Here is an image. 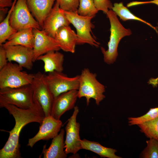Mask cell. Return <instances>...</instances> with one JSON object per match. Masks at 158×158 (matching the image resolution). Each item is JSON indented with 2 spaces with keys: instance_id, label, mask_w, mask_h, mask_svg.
<instances>
[{
  "instance_id": "cell-2",
  "label": "cell",
  "mask_w": 158,
  "mask_h": 158,
  "mask_svg": "<svg viewBox=\"0 0 158 158\" xmlns=\"http://www.w3.org/2000/svg\"><path fill=\"white\" fill-rule=\"evenodd\" d=\"M0 89V105L11 104L24 109H42L34 97L31 84Z\"/></svg>"
},
{
  "instance_id": "cell-19",
  "label": "cell",
  "mask_w": 158,
  "mask_h": 158,
  "mask_svg": "<svg viewBox=\"0 0 158 158\" xmlns=\"http://www.w3.org/2000/svg\"><path fill=\"white\" fill-rule=\"evenodd\" d=\"M64 55L58 51H51L41 55L37 60L44 63V68L46 73L54 71L62 72L63 70Z\"/></svg>"
},
{
  "instance_id": "cell-9",
  "label": "cell",
  "mask_w": 158,
  "mask_h": 158,
  "mask_svg": "<svg viewBox=\"0 0 158 158\" xmlns=\"http://www.w3.org/2000/svg\"><path fill=\"white\" fill-rule=\"evenodd\" d=\"M45 77L54 98L63 93L78 90L79 75L70 77L62 72L54 71Z\"/></svg>"
},
{
  "instance_id": "cell-5",
  "label": "cell",
  "mask_w": 158,
  "mask_h": 158,
  "mask_svg": "<svg viewBox=\"0 0 158 158\" xmlns=\"http://www.w3.org/2000/svg\"><path fill=\"white\" fill-rule=\"evenodd\" d=\"M23 69L18 64L8 62L0 70V89L18 87L31 84L34 74L23 71Z\"/></svg>"
},
{
  "instance_id": "cell-20",
  "label": "cell",
  "mask_w": 158,
  "mask_h": 158,
  "mask_svg": "<svg viewBox=\"0 0 158 158\" xmlns=\"http://www.w3.org/2000/svg\"><path fill=\"white\" fill-rule=\"evenodd\" d=\"M34 43L33 28H30L17 31L1 45L4 47L8 46L20 45L33 49Z\"/></svg>"
},
{
  "instance_id": "cell-12",
  "label": "cell",
  "mask_w": 158,
  "mask_h": 158,
  "mask_svg": "<svg viewBox=\"0 0 158 158\" xmlns=\"http://www.w3.org/2000/svg\"><path fill=\"white\" fill-rule=\"evenodd\" d=\"M71 23L67 18L57 2H56L45 19L42 30L50 37L55 38L57 31L60 28L69 26Z\"/></svg>"
},
{
  "instance_id": "cell-28",
  "label": "cell",
  "mask_w": 158,
  "mask_h": 158,
  "mask_svg": "<svg viewBox=\"0 0 158 158\" xmlns=\"http://www.w3.org/2000/svg\"><path fill=\"white\" fill-rule=\"evenodd\" d=\"M80 0H56L62 10L71 12H77Z\"/></svg>"
},
{
  "instance_id": "cell-3",
  "label": "cell",
  "mask_w": 158,
  "mask_h": 158,
  "mask_svg": "<svg viewBox=\"0 0 158 158\" xmlns=\"http://www.w3.org/2000/svg\"><path fill=\"white\" fill-rule=\"evenodd\" d=\"M109 19L110 24V35L108 44L107 50L102 47H101L105 63L108 64L113 63L118 55L117 48L118 44L123 37L131 34L130 29L125 28L121 23L116 13L111 9L109 10L106 14Z\"/></svg>"
},
{
  "instance_id": "cell-11",
  "label": "cell",
  "mask_w": 158,
  "mask_h": 158,
  "mask_svg": "<svg viewBox=\"0 0 158 158\" xmlns=\"http://www.w3.org/2000/svg\"><path fill=\"white\" fill-rule=\"evenodd\" d=\"M62 125L60 120L56 119L51 115L45 116L38 132L33 137L29 139L27 145L32 147L41 140H47L53 138L58 135Z\"/></svg>"
},
{
  "instance_id": "cell-33",
  "label": "cell",
  "mask_w": 158,
  "mask_h": 158,
  "mask_svg": "<svg viewBox=\"0 0 158 158\" xmlns=\"http://www.w3.org/2000/svg\"><path fill=\"white\" fill-rule=\"evenodd\" d=\"M8 9L7 7L0 8V22H2L5 19V17L8 12Z\"/></svg>"
},
{
  "instance_id": "cell-23",
  "label": "cell",
  "mask_w": 158,
  "mask_h": 158,
  "mask_svg": "<svg viewBox=\"0 0 158 158\" xmlns=\"http://www.w3.org/2000/svg\"><path fill=\"white\" fill-rule=\"evenodd\" d=\"M17 0L13 1V5L8 11L6 17L0 23V45L5 43L11 35L17 31L11 27L9 23L10 16Z\"/></svg>"
},
{
  "instance_id": "cell-31",
  "label": "cell",
  "mask_w": 158,
  "mask_h": 158,
  "mask_svg": "<svg viewBox=\"0 0 158 158\" xmlns=\"http://www.w3.org/2000/svg\"><path fill=\"white\" fill-rule=\"evenodd\" d=\"M149 4H154L158 6V0H152L145 1H133L128 3L127 6V7H130L140 5Z\"/></svg>"
},
{
  "instance_id": "cell-27",
  "label": "cell",
  "mask_w": 158,
  "mask_h": 158,
  "mask_svg": "<svg viewBox=\"0 0 158 158\" xmlns=\"http://www.w3.org/2000/svg\"><path fill=\"white\" fill-rule=\"evenodd\" d=\"M158 117V107L150 108L143 115L138 117H129L128 118V125L130 126L137 125Z\"/></svg>"
},
{
  "instance_id": "cell-14",
  "label": "cell",
  "mask_w": 158,
  "mask_h": 158,
  "mask_svg": "<svg viewBox=\"0 0 158 158\" xmlns=\"http://www.w3.org/2000/svg\"><path fill=\"white\" fill-rule=\"evenodd\" d=\"M4 48L6 52L8 62H16L20 66L28 70L32 69L33 49L20 45L8 46Z\"/></svg>"
},
{
  "instance_id": "cell-10",
  "label": "cell",
  "mask_w": 158,
  "mask_h": 158,
  "mask_svg": "<svg viewBox=\"0 0 158 158\" xmlns=\"http://www.w3.org/2000/svg\"><path fill=\"white\" fill-rule=\"evenodd\" d=\"M72 116L68 119L65 127L66 139L65 152L66 154H75L82 149L81 140L79 135L80 124L77 122L76 118L79 112L78 107L76 106Z\"/></svg>"
},
{
  "instance_id": "cell-16",
  "label": "cell",
  "mask_w": 158,
  "mask_h": 158,
  "mask_svg": "<svg viewBox=\"0 0 158 158\" xmlns=\"http://www.w3.org/2000/svg\"><path fill=\"white\" fill-rule=\"evenodd\" d=\"M55 38L61 49L66 52L74 53L78 38L69 26L60 28L57 31Z\"/></svg>"
},
{
  "instance_id": "cell-29",
  "label": "cell",
  "mask_w": 158,
  "mask_h": 158,
  "mask_svg": "<svg viewBox=\"0 0 158 158\" xmlns=\"http://www.w3.org/2000/svg\"><path fill=\"white\" fill-rule=\"evenodd\" d=\"M96 8L98 11H102L106 14L111 9L113 5L109 0H93Z\"/></svg>"
},
{
  "instance_id": "cell-26",
  "label": "cell",
  "mask_w": 158,
  "mask_h": 158,
  "mask_svg": "<svg viewBox=\"0 0 158 158\" xmlns=\"http://www.w3.org/2000/svg\"><path fill=\"white\" fill-rule=\"evenodd\" d=\"M146 141L147 146L142 152L143 158H158V141L153 139Z\"/></svg>"
},
{
  "instance_id": "cell-7",
  "label": "cell",
  "mask_w": 158,
  "mask_h": 158,
  "mask_svg": "<svg viewBox=\"0 0 158 158\" xmlns=\"http://www.w3.org/2000/svg\"><path fill=\"white\" fill-rule=\"evenodd\" d=\"M40 72L34 74L31 84L35 99L41 105L45 116L51 115L54 97L45 78Z\"/></svg>"
},
{
  "instance_id": "cell-8",
  "label": "cell",
  "mask_w": 158,
  "mask_h": 158,
  "mask_svg": "<svg viewBox=\"0 0 158 158\" xmlns=\"http://www.w3.org/2000/svg\"><path fill=\"white\" fill-rule=\"evenodd\" d=\"M9 23L17 31L32 28L40 30L38 23L33 17L26 0H17L11 13Z\"/></svg>"
},
{
  "instance_id": "cell-32",
  "label": "cell",
  "mask_w": 158,
  "mask_h": 158,
  "mask_svg": "<svg viewBox=\"0 0 158 158\" xmlns=\"http://www.w3.org/2000/svg\"><path fill=\"white\" fill-rule=\"evenodd\" d=\"M14 0H0V8L11 7Z\"/></svg>"
},
{
  "instance_id": "cell-18",
  "label": "cell",
  "mask_w": 158,
  "mask_h": 158,
  "mask_svg": "<svg viewBox=\"0 0 158 158\" xmlns=\"http://www.w3.org/2000/svg\"><path fill=\"white\" fill-rule=\"evenodd\" d=\"M64 129H61L59 133L53 138L48 148H46L45 145L44 146L42 152L44 158H66L67 157V154L64 150Z\"/></svg>"
},
{
  "instance_id": "cell-25",
  "label": "cell",
  "mask_w": 158,
  "mask_h": 158,
  "mask_svg": "<svg viewBox=\"0 0 158 158\" xmlns=\"http://www.w3.org/2000/svg\"><path fill=\"white\" fill-rule=\"evenodd\" d=\"M98 11L93 0H80L77 11L79 15L94 17Z\"/></svg>"
},
{
  "instance_id": "cell-13",
  "label": "cell",
  "mask_w": 158,
  "mask_h": 158,
  "mask_svg": "<svg viewBox=\"0 0 158 158\" xmlns=\"http://www.w3.org/2000/svg\"><path fill=\"white\" fill-rule=\"evenodd\" d=\"M34 37L33 62L38 57L51 51H58L60 49L55 38L47 35L42 30L33 29Z\"/></svg>"
},
{
  "instance_id": "cell-17",
  "label": "cell",
  "mask_w": 158,
  "mask_h": 158,
  "mask_svg": "<svg viewBox=\"0 0 158 158\" xmlns=\"http://www.w3.org/2000/svg\"><path fill=\"white\" fill-rule=\"evenodd\" d=\"M32 15L42 28L44 22L52 9L56 0H26Z\"/></svg>"
},
{
  "instance_id": "cell-24",
  "label": "cell",
  "mask_w": 158,
  "mask_h": 158,
  "mask_svg": "<svg viewBox=\"0 0 158 158\" xmlns=\"http://www.w3.org/2000/svg\"><path fill=\"white\" fill-rule=\"evenodd\" d=\"M140 131L149 138L158 141V117L137 125Z\"/></svg>"
},
{
  "instance_id": "cell-4",
  "label": "cell",
  "mask_w": 158,
  "mask_h": 158,
  "mask_svg": "<svg viewBox=\"0 0 158 158\" xmlns=\"http://www.w3.org/2000/svg\"><path fill=\"white\" fill-rule=\"evenodd\" d=\"M96 77V74L91 72L87 68L83 69L79 75L78 98L85 97L87 106L91 98L95 100L97 105H99L105 97L103 94L105 87L98 81Z\"/></svg>"
},
{
  "instance_id": "cell-22",
  "label": "cell",
  "mask_w": 158,
  "mask_h": 158,
  "mask_svg": "<svg viewBox=\"0 0 158 158\" xmlns=\"http://www.w3.org/2000/svg\"><path fill=\"white\" fill-rule=\"evenodd\" d=\"M112 10L123 21L134 20L140 21L150 26L157 32V29L155 27L133 14L127 7L123 5L122 2L114 3Z\"/></svg>"
},
{
  "instance_id": "cell-15",
  "label": "cell",
  "mask_w": 158,
  "mask_h": 158,
  "mask_svg": "<svg viewBox=\"0 0 158 158\" xmlns=\"http://www.w3.org/2000/svg\"><path fill=\"white\" fill-rule=\"evenodd\" d=\"M78 96V90H73L63 93L54 98L51 116L60 120L66 111L74 108Z\"/></svg>"
},
{
  "instance_id": "cell-6",
  "label": "cell",
  "mask_w": 158,
  "mask_h": 158,
  "mask_svg": "<svg viewBox=\"0 0 158 158\" xmlns=\"http://www.w3.org/2000/svg\"><path fill=\"white\" fill-rule=\"evenodd\" d=\"M65 16L75 28L78 40L77 44L87 43L98 47L100 44L91 35V29L94 26L91 22L94 17L79 15L77 12L68 11L63 10Z\"/></svg>"
},
{
  "instance_id": "cell-30",
  "label": "cell",
  "mask_w": 158,
  "mask_h": 158,
  "mask_svg": "<svg viewBox=\"0 0 158 158\" xmlns=\"http://www.w3.org/2000/svg\"><path fill=\"white\" fill-rule=\"evenodd\" d=\"M8 59L5 49L2 45L0 47V70L8 63Z\"/></svg>"
},
{
  "instance_id": "cell-21",
  "label": "cell",
  "mask_w": 158,
  "mask_h": 158,
  "mask_svg": "<svg viewBox=\"0 0 158 158\" xmlns=\"http://www.w3.org/2000/svg\"><path fill=\"white\" fill-rule=\"evenodd\" d=\"M82 149L94 152L101 157L108 158H121L116 155L117 150L115 149L106 147L99 142L91 141L84 139L81 140Z\"/></svg>"
},
{
  "instance_id": "cell-1",
  "label": "cell",
  "mask_w": 158,
  "mask_h": 158,
  "mask_svg": "<svg viewBox=\"0 0 158 158\" xmlns=\"http://www.w3.org/2000/svg\"><path fill=\"white\" fill-rule=\"evenodd\" d=\"M0 107L6 109L15 121L14 127L9 132L7 141L0 150V158H22L19 142L20 132L30 123L37 122L41 124L45 117L43 111L42 109H22L9 104L0 105Z\"/></svg>"
}]
</instances>
